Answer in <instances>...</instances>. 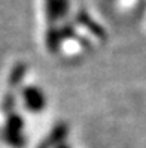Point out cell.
<instances>
[{
    "instance_id": "1",
    "label": "cell",
    "mask_w": 146,
    "mask_h": 148,
    "mask_svg": "<svg viewBox=\"0 0 146 148\" xmlns=\"http://www.w3.org/2000/svg\"><path fill=\"white\" fill-rule=\"evenodd\" d=\"M48 5V14L51 18L54 16H61L67 11V0H46Z\"/></svg>"
}]
</instances>
